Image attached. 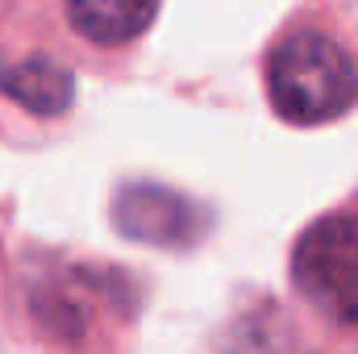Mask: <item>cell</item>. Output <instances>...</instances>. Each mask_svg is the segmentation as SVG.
Segmentation results:
<instances>
[{
  "label": "cell",
  "instance_id": "277c9868",
  "mask_svg": "<svg viewBox=\"0 0 358 354\" xmlns=\"http://www.w3.org/2000/svg\"><path fill=\"white\" fill-rule=\"evenodd\" d=\"M0 92L38 117H59L76 100V76L63 63L34 55V59L0 67Z\"/></svg>",
  "mask_w": 358,
  "mask_h": 354
},
{
  "label": "cell",
  "instance_id": "5b68a950",
  "mask_svg": "<svg viewBox=\"0 0 358 354\" xmlns=\"http://www.w3.org/2000/svg\"><path fill=\"white\" fill-rule=\"evenodd\" d=\"M159 13V0H67L71 25L96 46H125Z\"/></svg>",
  "mask_w": 358,
  "mask_h": 354
},
{
  "label": "cell",
  "instance_id": "3957f363",
  "mask_svg": "<svg viewBox=\"0 0 358 354\" xmlns=\"http://www.w3.org/2000/svg\"><path fill=\"white\" fill-rule=\"evenodd\" d=\"M113 221L117 234L167 250H187L208 234V208L159 183H125L113 196Z\"/></svg>",
  "mask_w": 358,
  "mask_h": 354
},
{
  "label": "cell",
  "instance_id": "6da1fadb",
  "mask_svg": "<svg viewBox=\"0 0 358 354\" xmlns=\"http://www.w3.org/2000/svg\"><path fill=\"white\" fill-rule=\"evenodd\" d=\"M271 104L296 125H317L346 113L358 100L355 59L325 34L300 29L275 46L267 63Z\"/></svg>",
  "mask_w": 358,
  "mask_h": 354
},
{
  "label": "cell",
  "instance_id": "7a4b0ae2",
  "mask_svg": "<svg viewBox=\"0 0 358 354\" xmlns=\"http://www.w3.org/2000/svg\"><path fill=\"white\" fill-rule=\"evenodd\" d=\"M292 279L325 321L358 330V217L313 221L292 250Z\"/></svg>",
  "mask_w": 358,
  "mask_h": 354
}]
</instances>
